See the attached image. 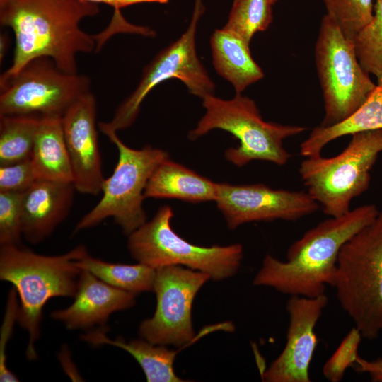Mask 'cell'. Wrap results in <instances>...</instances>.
<instances>
[{"label": "cell", "mask_w": 382, "mask_h": 382, "mask_svg": "<svg viewBox=\"0 0 382 382\" xmlns=\"http://www.w3.org/2000/svg\"><path fill=\"white\" fill-rule=\"evenodd\" d=\"M99 11L98 4L84 0H0V23L16 39L12 64L1 75L0 86L40 57L52 59L66 73L78 74L76 54L97 48L95 35L83 31L80 22Z\"/></svg>", "instance_id": "6da1fadb"}, {"label": "cell", "mask_w": 382, "mask_h": 382, "mask_svg": "<svg viewBox=\"0 0 382 382\" xmlns=\"http://www.w3.org/2000/svg\"><path fill=\"white\" fill-rule=\"evenodd\" d=\"M378 213L375 204H368L321 221L289 247L285 261L265 255L253 284L290 296L325 294L326 286H333L342 247Z\"/></svg>", "instance_id": "7a4b0ae2"}, {"label": "cell", "mask_w": 382, "mask_h": 382, "mask_svg": "<svg viewBox=\"0 0 382 382\" xmlns=\"http://www.w3.org/2000/svg\"><path fill=\"white\" fill-rule=\"evenodd\" d=\"M88 254L79 245L66 253L47 256L16 245L1 246L0 279L11 282L20 297L17 320L28 331L27 357L37 358L35 342L46 302L56 296H74L81 269L76 261Z\"/></svg>", "instance_id": "3957f363"}, {"label": "cell", "mask_w": 382, "mask_h": 382, "mask_svg": "<svg viewBox=\"0 0 382 382\" xmlns=\"http://www.w3.org/2000/svg\"><path fill=\"white\" fill-rule=\"evenodd\" d=\"M364 338L382 332V212L342 247L332 286Z\"/></svg>", "instance_id": "277c9868"}, {"label": "cell", "mask_w": 382, "mask_h": 382, "mask_svg": "<svg viewBox=\"0 0 382 382\" xmlns=\"http://www.w3.org/2000/svg\"><path fill=\"white\" fill-rule=\"evenodd\" d=\"M202 100L205 113L189 132V139H197L214 129L231 133L240 143L228 149L225 158L238 167L254 160L285 165L291 154L284 148V140L306 130L301 126L265 121L255 101L241 93L231 100H223L214 94Z\"/></svg>", "instance_id": "5b68a950"}, {"label": "cell", "mask_w": 382, "mask_h": 382, "mask_svg": "<svg viewBox=\"0 0 382 382\" xmlns=\"http://www.w3.org/2000/svg\"><path fill=\"white\" fill-rule=\"evenodd\" d=\"M347 146L337 156L306 157L299 172L308 195L330 217L349 212L353 199L370 185V172L382 152V129L351 134Z\"/></svg>", "instance_id": "8992f818"}, {"label": "cell", "mask_w": 382, "mask_h": 382, "mask_svg": "<svg viewBox=\"0 0 382 382\" xmlns=\"http://www.w3.org/2000/svg\"><path fill=\"white\" fill-rule=\"evenodd\" d=\"M315 61L325 109L320 126H333L357 112L376 84L360 64L353 40L328 14L320 21Z\"/></svg>", "instance_id": "52a82bcc"}, {"label": "cell", "mask_w": 382, "mask_h": 382, "mask_svg": "<svg viewBox=\"0 0 382 382\" xmlns=\"http://www.w3.org/2000/svg\"><path fill=\"white\" fill-rule=\"evenodd\" d=\"M118 151V161L111 176L105 179L98 202L77 223L74 233L94 227L112 217L129 235L146 222L143 207L146 184L158 166L168 154L151 146L135 149L125 144L117 132H102Z\"/></svg>", "instance_id": "ba28073f"}, {"label": "cell", "mask_w": 382, "mask_h": 382, "mask_svg": "<svg viewBox=\"0 0 382 382\" xmlns=\"http://www.w3.org/2000/svg\"><path fill=\"white\" fill-rule=\"evenodd\" d=\"M170 206L158 209L153 219L129 234L127 248L133 258L155 269L180 265L207 274L219 281L233 276L243 258L241 244L203 247L178 235L170 226Z\"/></svg>", "instance_id": "9c48e42d"}, {"label": "cell", "mask_w": 382, "mask_h": 382, "mask_svg": "<svg viewBox=\"0 0 382 382\" xmlns=\"http://www.w3.org/2000/svg\"><path fill=\"white\" fill-rule=\"evenodd\" d=\"M156 270V308L154 316L139 325V334L143 339L154 345L187 347L211 332L233 330V324L227 322L209 325L195 335L192 303L199 290L211 279L207 274L180 265Z\"/></svg>", "instance_id": "30bf717a"}, {"label": "cell", "mask_w": 382, "mask_h": 382, "mask_svg": "<svg viewBox=\"0 0 382 382\" xmlns=\"http://www.w3.org/2000/svg\"><path fill=\"white\" fill-rule=\"evenodd\" d=\"M204 11L202 0H195L191 22L185 32L174 42L161 50L144 68L135 90L117 108L109 122H100L101 132H117L130 127L149 92L163 81L180 79L189 92L201 98L214 94L215 85L199 61L195 45L197 23Z\"/></svg>", "instance_id": "8fae6325"}, {"label": "cell", "mask_w": 382, "mask_h": 382, "mask_svg": "<svg viewBox=\"0 0 382 382\" xmlns=\"http://www.w3.org/2000/svg\"><path fill=\"white\" fill-rule=\"evenodd\" d=\"M90 86L88 76L66 73L50 57H37L0 86V115L62 117Z\"/></svg>", "instance_id": "7c38bea8"}, {"label": "cell", "mask_w": 382, "mask_h": 382, "mask_svg": "<svg viewBox=\"0 0 382 382\" xmlns=\"http://www.w3.org/2000/svg\"><path fill=\"white\" fill-rule=\"evenodd\" d=\"M215 202L231 229L251 221H296L320 208L307 192L275 190L260 183H218Z\"/></svg>", "instance_id": "4fadbf2b"}, {"label": "cell", "mask_w": 382, "mask_h": 382, "mask_svg": "<svg viewBox=\"0 0 382 382\" xmlns=\"http://www.w3.org/2000/svg\"><path fill=\"white\" fill-rule=\"evenodd\" d=\"M328 303L325 294L316 297L291 296L286 303L289 323L281 354L266 369L267 382H310L309 368L317 347L315 327Z\"/></svg>", "instance_id": "5bb4252c"}, {"label": "cell", "mask_w": 382, "mask_h": 382, "mask_svg": "<svg viewBox=\"0 0 382 382\" xmlns=\"http://www.w3.org/2000/svg\"><path fill=\"white\" fill-rule=\"evenodd\" d=\"M96 100L90 91L81 96L62 117L73 184L81 193L97 195L105 178L96 129Z\"/></svg>", "instance_id": "9a60e30c"}, {"label": "cell", "mask_w": 382, "mask_h": 382, "mask_svg": "<svg viewBox=\"0 0 382 382\" xmlns=\"http://www.w3.org/2000/svg\"><path fill=\"white\" fill-rule=\"evenodd\" d=\"M135 295L82 270L74 301L65 309L53 311L51 317L62 321L69 330L88 329L105 323L113 312L133 306Z\"/></svg>", "instance_id": "2e32d148"}, {"label": "cell", "mask_w": 382, "mask_h": 382, "mask_svg": "<svg viewBox=\"0 0 382 382\" xmlns=\"http://www.w3.org/2000/svg\"><path fill=\"white\" fill-rule=\"evenodd\" d=\"M73 183L37 179L23 192V236L32 244L44 241L68 216L74 202Z\"/></svg>", "instance_id": "e0dca14e"}, {"label": "cell", "mask_w": 382, "mask_h": 382, "mask_svg": "<svg viewBox=\"0 0 382 382\" xmlns=\"http://www.w3.org/2000/svg\"><path fill=\"white\" fill-rule=\"evenodd\" d=\"M218 183L168 158L151 175L145 198H174L197 203L216 201Z\"/></svg>", "instance_id": "ac0fdd59"}, {"label": "cell", "mask_w": 382, "mask_h": 382, "mask_svg": "<svg viewBox=\"0 0 382 382\" xmlns=\"http://www.w3.org/2000/svg\"><path fill=\"white\" fill-rule=\"evenodd\" d=\"M210 44L215 69L233 85L236 93L264 77L251 56L249 44L237 35L224 28L216 30Z\"/></svg>", "instance_id": "d6986e66"}, {"label": "cell", "mask_w": 382, "mask_h": 382, "mask_svg": "<svg viewBox=\"0 0 382 382\" xmlns=\"http://www.w3.org/2000/svg\"><path fill=\"white\" fill-rule=\"evenodd\" d=\"M30 158L37 179L73 183L62 117L42 118Z\"/></svg>", "instance_id": "ffe728a7"}, {"label": "cell", "mask_w": 382, "mask_h": 382, "mask_svg": "<svg viewBox=\"0 0 382 382\" xmlns=\"http://www.w3.org/2000/svg\"><path fill=\"white\" fill-rule=\"evenodd\" d=\"M81 339L93 345H110L127 351L139 364L148 382L185 381L176 375L173 369L177 354L185 348L169 349L165 345H154L144 339L129 342L122 338L112 340L104 330L82 335Z\"/></svg>", "instance_id": "44dd1931"}, {"label": "cell", "mask_w": 382, "mask_h": 382, "mask_svg": "<svg viewBox=\"0 0 382 382\" xmlns=\"http://www.w3.org/2000/svg\"><path fill=\"white\" fill-rule=\"evenodd\" d=\"M76 265L104 282L134 294L154 291L156 270L146 265L110 263L88 254L78 260Z\"/></svg>", "instance_id": "7402d4cb"}, {"label": "cell", "mask_w": 382, "mask_h": 382, "mask_svg": "<svg viewBox=\"0 0 382 382\" xmlns=\"http://www.w3.org/2000/svg\"><path fill=\"white\" fill-rule=\"evenodd\" d=\"M42 117L0 115V166L29 159Z\"/></svg>", "instance_id": "603a6c76"}, {"label": "cell", "mask_w": 382, "mask_h": 382, "mask_svg": "<svg viewBox=\"0 0 382 382\" xmlns=\"http://www.w3.org/2000/svg\"><path fill=\"white\" fill-rule=\"evenodd\" d=\"M382 129V83L376 84L363 105L346 120L330 127H321L318 132L320 141L328 144L353 133Z\"/></svg>", "instance_id": "cb8c5ba5"}, {"label": "cell", "mask_w": 382, "mask_h": 382, "mask_svg": "<svg viewBox=\"0 0 382 382\" xmlns=\"http://www.w3.org/2000/svg\"><path fill=\"white\" fill-rule=\"evenodd\" d=\"M272 0H233L224 29L250 44L253 35L272 21Z\"/></svg>", "instance_id": "d4e9b609"}, {"label": "cell", "mask_w": 382, "mask_h": 382, "mask_svg": "<svg viewBox=\"0 0 382 382\" xmlns=\"http://www.w3.org/2000/svg\"><path fill=\"white\" fill-rule=\"evenodd\" d=\"M361 66L382 83V0H376L373 18L353 39Z\"/></svg>", "instance_id": "484cf974"}, {"label": "cell", "mask_w": 382, "mask_h": 382, "mask_svg": "<svg viewBox=\"0 0 382 382\" xmlns=\"http://www.w3.org/2000/svg\"><path fill=\"white\" fill-rule=\"evenodd\" d=\"M326 14L338 25L345 35L354 37L373 18V0H322Z\"/></svg>", "instance_id": "4316f807"}, {"label": "cell", "mask_w": 382, "mask_h": 382, "mask_svg": "<svg viewBox=\"0 0 382 382\" xmlns=\"http://www.w3.org/2000/svg\"><path fill=\"white\" fill-rule=\"evenodd\" d=\"M23 192H0V245L20 244L22 231Z\"/></svg>", "instance_id": "83f0119b"}, {"label": "cell", "mask_w": 382, "mask_h": 382, "mask_svg": "<svg viewBox=\"0 0 382 382\" xmlns=\"http://www.w3.org/2000/svg\"><path fill=\"white\" fill-rule=\"evenodd\" d=\"M360 330L352 328L323 367V374L330 382H340L348 368L354 366L358 359V349L361 342Z\"/></svg>", "instance_id": "f1b7e54d"}, {"label": "cell", "mask_w": 382, "mask_h": 382, "mask_svg": "<svg viewBox=\"0 0 382 382\" xmlns=\"http://www.w3.org/2000/svg\"><path fill=\"white\" fill-rule=\"evenodd\" d=\"M37 179L30 158L0 166V192H23Z\"/></svg>", "instance_id": "f546056e"}, {"label": "cell", "mask_w": 382, "mask_h": 382, "mask_svg": "<svg viewBox=\"0 0 382 382\" xmlns=\"http://www.w3.org/2000/svg\"><path fill=\"white\" fill-rule=\"evenodd\" d=\"M16 291L13 288L9 295L1 327L0 341V381H18V378L8 369L6 359V347L11 334L15 320L18 318V306L16 299Z\"/></svg>", "instance_id": "4dcf8cb0"}, {"label": "cell", "mask_w": 382, "mask_h": 382, "mask_svg": "<svg viewBox=\"0 0 382 382\" xmlns=\"http://www.w3.org/2000/svg\"><path fill=\"white\" fill-rule=\"evenodd\" d=\"M354 365L357 372L368 374L373 382H382V358L367 360L359 357Z\"/></svg>", "instance_id": "1f68e13d"}, {"label": "cell", "mask_w": 382, "mask_h": 382, "mask_svg": "<svg viewBox=\"0 0 382 382\" xmlns=\"http://www.w3.org/2000/svg\"><path fill=\"white\" fill-rule=\"evenodd\" d=\"M86 1L92 2L94 4H105L109 6H112L115 9H120V8L127 6L129 5L139 4V3H166L168 0H84Z\"/></svg>", "instance_id": "d6a6232c"}, {"label": "cell", "mask_w": 382, "mask_h": 382, "mask_svg": "<svg viewBox=\"0 0 382 382\" xmlns=\"http://www.w3.org/2000/svg\"><path fill=\"white\" fill-rule=\"evenodd\" d=\"M277 1H278V0H272L273 4H274V3H276Z\"/></svg>", "instance_id": "836d02e7"}]
</instances>
